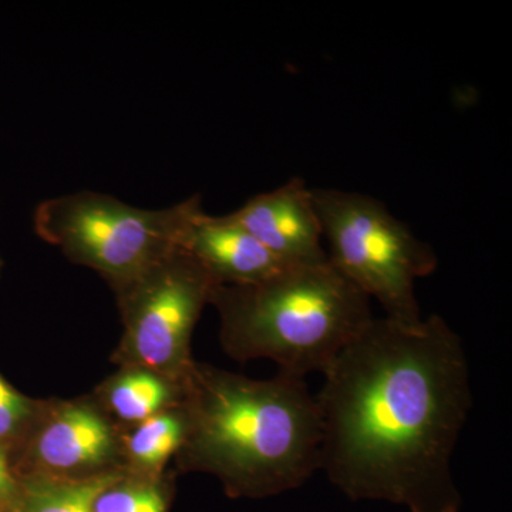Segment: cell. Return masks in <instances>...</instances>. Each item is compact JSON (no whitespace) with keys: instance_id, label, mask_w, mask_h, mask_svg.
Here are the masks:
<instances>
[{"instance_id":"1","label":"cell","mask_w":512,"mask_h":512,"mask_svg":"<svg viewBox=\"0 0 512 512\" xmlns=\"http://www.w3.org/2000/svg\"><path fill=\"white\" fill-rule=\"evenodd\" d=\"M322 375L320 471L330 483L352 501L460 512L451 464L473 389L446 319L373 318Z\"/></svg>"},{"instance_id":"2","label":"cell","mask_w":512,"mask_h":512,"mask_svg":"<svg viewBox=\"0 0 512 512\" xmlns=\"http://www.w3.org/2000/svg\"><path fill=\"white\" fill-rule=\"evenodd\" d=\"M181 407L175 473L215 477L229 498L276 497L320 471L319 409L305 377L251 379L195 360Z\"/></svg>"},{"instance_id":"3","label":"cell","mask_w":512,"mask_h":512,"mask_svg":"<svg viewBox=\"0 0 512 512\" xmlns=\"http://www.w3.org/2000/svg\"><path fill=\"white\" fill-rule=\"evenodd\" d=\"M220 342L239 363L266 359L299 377L323 373L375 316L329 261L291 265L258 284L215 286Z\"/></svg>"},{"instance_id":"4","label":"cell","mask_w":512,"mask_h":512,"mask_svg":"<svg viewBox=\"0 0 512 512\" xmlns=\"http://www.w3.org/2000/svg\"><path fill=\"white\" fill-rule=\"evenodd\" d=\"M312 197L330 265L375 299L384 318L403 325L421 322L416 284L439 268L436 251L370 195L312 188Z\"/></svg>"},{"instance_id":"5","label":"cell","mask_w":512,"mask_h":512,"mask_svg":"<svg viewBox=\"0 0 512 512\" xmlns=\"http://www.w3.org/2000/svg\"><path fill=\"white\" fill-rule=\"evenodd\" d=\"M201 210L200 195L163 210H144L86 190L40 202L33 227L37 237L73 264L97 272L113 291L180 247Z\"/></svg>"},{"instance_id":"6","label":"cell","mask_w":512,"mask_h":512,"mask_svg":"<svg viewBox=\"0 0 512 512\" xmlns=\"http://www.w3.org/2000/svg\"><path fill=\"white\" fill-rule=\"evenodd\" d=\"M215 282L177 247L113 289L123 333L111 355L117 367L138 366L184 382L195 359L191 339Z\"/></svg>"},{"instance_id":"7","label":"cell","mask_w":512,"mask_h":512,"mask_svg":"<svg viewBox=\"0 0 512 512\" xmlns=\"http://www.w3.org/2000/svg\"><path fill=\"white\" fill-rule=\"evenodd\" d=\"M123 431L92 393L42 399L35 420L9 454L19 481L82 483L124 473Z\"/></svg>"},{"instance_id":"8","label":"cell","mask_w":512,"mask_h":512,"mask_svg":"<svg viewBox=\"0 0 512 512\" xmlns=\"http://www.w3.org/2000/svg\"><path fill=\"white\" fill-rule=\"evenodd\" d=\"M285 265L328 261L312 188L295 177L274 191L262 192L227 214Z\"/></svg>"},{"instance_id":"9","label":"cell","mask_w":512,"mask_h":512,"mask_svg":"<svg viewBox=\"0 0 512 512\" xmlns=\"http://www.w3.org/2000/svg\"><path fill=\"white\" fill-rule=\"evenodd\" d=\"M180 248L197 259L217 286L258 284L286 268L249 232L229 221L198 211L185 229Z\"/></svg>"},{"instance_id":"10","label":"cell","mask_w":512,"mask_h":512,"mask_svg":"<svg viewBox=\"0 0 512 512\" xmlns=\"http://www.w3.org/2000/svg\"><path fill=\"white\" fill-rule=\"evenodd\" d=\"M184 382L138 366L117 367L93 389L94 399L121 429L180 406Z\"/></svg>"},{"instance_id":"11","label":"cell","mask_w":512,"mask_h":512,"mask_svg":"<svg viewBox=\"0 0 512 512\" xmlns=\"http://www.w3.org/2000/svg\"><path fill=\"white\" fill-rule=\"evenodd\" d=\"M187 419L171 407L123 431L124 473L161 476L183 446Z\"/></svg>"},{"instance_id":"12","label":"cell","mask_w":512,"mask_h":512,"mask_svg":"<svg viewBox=\"0 0 512 512\" xmlns=\"http://www.w3.org/2000/svg\"><path fill=\"white\" fill-rule=\"evenodd\" d=\"M174 468L161 476L121 473L94 498L92 512H171L175 500Z\"/></svg>"},{"instance_id":"13","label":"cell","mask_w":512,"mask_h":512,"mask_svg":"<svg viewBox=\"0 0 512 512\" xmlns=\"http://www.w3.org/2000/svg\"><path fill=\"white\" fill-rule=\"evenodd\" d=\"M114 477L82 483L20 481L18 498L8 512H92L94 498Z\"/></svg>"},{"instance_id":"14","label":"cell","mask_w":512,"mask_h":512,"mask_svg":"<svg viewBox=\"0 0 512 512\" xmlns=\"http://www.w3.org/2000/svg\"><path fill=\"white\" fill-rule=\"evenodd\" d=\"M42 399L20 392L0 372V447L12 453L32 426Z\"/></svg>"},{"instance_id":"15","label":"cell","mask_w":512,"mask_h":512,"mask_svg":"<svg viewBox=\"0 0 512 512\" xmlns=\"http://www.w3.org/2000/svg\"><path fill=\"white\" fill-rule=\"evenodd\" d=\"M20 481L13 474L8 453L0 447V512H8L15 504Z\"/></svg>"},{"instance_id":"16","label":"cell","mask_w":512,"mask_h":512,"mask_svg":"<svg viewBox=\"0 0 512 512\" xmlns=\"http://www.w3.org/2000/svg\"><path fill=\"white\" fill-rule=\"evenodd\" d=\"M3 266H5V262H3L2 256H0V275H2Z\"/></svg>"}]
</instances>
